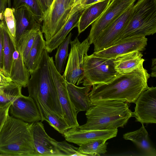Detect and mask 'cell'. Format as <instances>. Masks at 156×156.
<instances>
[{
  "label": "cell",
  "mask_w": 156,
  "mask_h": 156,
  "mask_svg": "<svg viewBox=\"0 0 156 156\" xmlns=\"http://www.w3.org/2000/svg\"><path fill=\"white\" fill-rule=\"evenodd\" d=\"M140 128L133 132L124 134L123 138L134 143L144 155L156 156V151L151 144L148 138V133L143 124Z\"/></svg>",
  "instance_id": "cell-23"
},
{
  "label": "cell",
  "mask_w": 156,
  "mask_h": 156,
  "mask_svg": "<svg viewBox=\"0 0 156 156\" xmlns=\"http://www.w3.org/2000/svg\"><path fill=\"white\" fill-rule=\"evenodd\" d=\"M40 7L44 15L48 8L47 6L45 0H37Z\"/></svg>",
  "instance_id": "cell-38"
},
{
  "label": "cell",
  "mask_w": 156,
  "mask_h": 156,
  "mask_svg": "<svg viewBox=\"0 0 156 156\" xmlns=\"http://www.w3.org/2000/svg\"><path fill=\"white\" fill-rule=\"evenodd\" d=\"M156 32V0H138L133 5L129 21L114 43L128 37H146Z\"/></svg>",
  "instance_id": "cell-5"
},
{
  "label": "cell",
  "mask_w": 156,
  "mask_h": 156,
  "mask_svg": "<svg viewBox=\"0 0 156 156\" xmlns=\"http://www.w3.org/2000/svg\"><path fill=\"white\" fill-rule=\"evenodd\" d=\"M9 111L12 116L27 122L39 121L41 117L34 100L22 94L10 105Z\"/></svg>",
  "instance_id": "cell-14"
},
{
  "label": "cell",
  "mask_w": 156,
  "mask_h": 156,
  "mask_svg": "<svg viewBox=\"0 0 156 156\" xmlns=\"http://www.w3.org/2000/svg\"><path fill=\"white\" fill-rule=\"evenodd\" d=\"M70 32L63 41L58 46L55 56V68L60 74L64 72V66L67 57L68 56V46L72 36Z\"/></svg>",
  "instance_id": "cell-30"
},
{
  "label": "cell",
  "mask_w": 156,
  "mask_h": 156,
  "mask_svg": "<svg viewBox=\"0 0 156 156\" xmlns=\"http://www.w3.org/2000/svg\"><path fill=\"white\" fill-rule=\"evenodd\" d=\"M102 139L90 140L80 145L78 151L84 156H100L107 151L108 143Z\"/></svg>",
  "instance_id": "cell-27"
},
{
  "label": "cell",
  "mask_w": 156,
  "mask_h": 156,
  "mask_svg": "<svg viewBox=\"0 0 156 156\" xmlns=\"http://www.w3.org/2000/svg\"><path fill=\"white\" fill-rule=\"evenodd\" d=\"M80 1L81 0H74L73 4L72 7V8H73V7H75V6L78 4H80Z\"/></svg>",
  "instance_id": "cell-42"
},
{
  "label": "cell",
  "mask_w": 156,
  "mask_h": 156,
  "mask_svg": "<svg viewBox=\"0 0 156 156\" xmlns=\"http://www.w3.org/2000/svg\"><path fill=\"white\" fill-rule=\"evenodd\" d=\"M74 0H66V3L68 7L72 8Z\"/></svg>",
  "instance_id": "cell-41"
},
{
  "label": "cell",
  "mask_w": 156,
  "mask_h": 156,
  "mask_svg": "<svg viewBox=\"0 0 156 156\" xmlns=\"http://www.w3.org/2000/svg\"><path fill=\"white\" fill-rule=\"evenodd\" d=\"M41 117V122L47 121L49 124L59 133L63 135L70 127L64 118L50 109L38 100L35 101Z\"/></svg>",
  "instance_id": "cell-25"
},
{
  "label": "cell",
  "mask_w": 156,
  "mask_h": 156,
  "mask_svg": "<svg viewBox=\"0 0 156 156\" xmlns=\"http://www.w3.org/2000/svg\"><path fill=\"white\" fill-rule=\"evenodd\" d=\"M66 85L70 99L77 113L88 110L91 106L89 93L91 86L78 87L66 81Z\"/></svg>",
  "instance_id": "cell-20"
},
{
  "label": "cell",
  "mask_w": 156,
  "mask_h": 156,
  "mask_svg": "<svg viewBox=\"0 0 156 156\" xmlns=\"http://www.w3.org/2000/svg\"><path fill=\"white\" fill-rule=\"evenodd\" d=\"M41 31V28H34L27 31L16 41L17 47L21 53L24 62L34 44L36 36Z\"/></svg>",
  "instance_id": "cell-28"
},
{
  "label": "cell",
  "mask_w": 156,
  "mask_h": 156,
  "mask_svg": "<svg viewBox=\"0 0 156 156\" xmlns=\"http://www.w3.org/2000/svg\"><path fill=\"white\" fill-rule=\"evenodd\" d=\"M86 123L76 127L82 130H107L123 127L133 116L127 103L117 100L90 103Z\"/></svg>",
  "instance_id": "cell-2"
},
{
  "label": "cell",
  "mask_w": 156,
  "mask_h": 156,
  "mask_svg": "<svg viewBox=\"0 0 156 156\" xmlns=\"http://www.w3.org/2000/svg\"><path fill=\"white\" fill-rule=\"evenodd\" d=\"M117 129L113 130H82L76 127L68 129L63 135L67 141L80 146L90 140L102 139L107 140L115 137Z\"/></svg>",
  "instance_id": "cell-17"
},
{
  "label": "cell",
  "mask_w": 156,
  "mask_h": 156,
  "mask_svg": "<svg viewBox=\"0 0 156 156\" xmlns=\"http://www.w3.org/2000/svg\"><path fill=\"white\" fill-rule=\"evenodd\" d=\"M12 103L0 105V132L8 115L9 107Z\"/></svg>",
  "instance_id": "cell-34"
},
{
  "label": "cell",
  "mask_w": 156,
  "mask_h": 156,
  "mask_svg": "<svg viewBox=\"0 0 156 156\" xmlns=\"http://www.w3.org/2000/svg\"><path fill=\"white\" fill-rule=\"evenodd\" d=\"M111 0H104L85 9L81 14L77 26L78 34L83 32L101 15Z\"/></svg>",
  "instance_id": "cell-22"
},
{
  "label": "cell",
  "mask_w": 156,
  "mask_h": 156,
  "mask_svg": "<svg viewBox=\"0 0 156 156\" xmlns=\"http://www.w3.org/2000/svg\"><path fill=\"white\" fill-rule=\"evenodd\" d=\"M72 8L66 5V0H54L44 15L41 32L46 42L61 29L66 22Z\"/></svg>",
  "instance_id": "cell-7"
},
{
  "label": "cell",
  "mask_w": 156,
  "mask_h": 156,
  "mask_svg": "<svg viewBox=\"0 0 156 156\" xmlns=\"http://www.w3.org/2000/svg\"><path fill=\"white\" fill-rule=\"evenodd\" d=\"M3 20L10 34L15 39L16 23L11 8H7L6 9Z\"/></svg>",
  "instance_id": "cell-33"
},
{
  "label": "cell",
  "mask_w": 156,
  "mask_h": 156,
  "mask_svg": "<svg viewBox=\"0 0 156 156\" xmlns=\"http://www.w3.org/2000/svg\"><path fill=\"white\" fill-rule=\"evenodd\" d=\"M56 144L58 149L61 153L62 156H84L83 154L78 151V148L69 144L66 140L61 142L57 141Z\"/></svg>",
  "instance_id": "cell-32"
},
{
  "label": "cell",
  "mask_w": 156,
  "mask_h": 156,
  "mask_svg": "<svg viewBox=\"0 0 156 156\" xmlns=\"http://www.w3.org/2000/svg\"><path fill=\"white\" fill-rule=\"evenodd\" d=\"M136 0H111L100 16L93 23L87 37L90 44L96 41L103 30L134 4Z\"/></svg>",
  "instance_id": "cell-10"
},
{
  "label": "cell",
  "mask_w": 156,
  "mask_h": 156,
  "mask_svg": "<svg viewBox=\"0 0 156 156\" xmlns=\"http://www.w3.org/2000/svg\"><path fill=\"white\" fill-rule=\"evenodd\" d=\"M104 0H84L80 4L87 6H90L94 4Z\"/></svg>",
  "instance_id": "cell-40"
},
{
  "label": "cell",
  "mask_w": 156,
  "mask_h": 156,
  "mask_svg": "<svg viewBox=\"0 0 156 156\" xmlns=\"http://www.w3.org/2000/svg\"><path fill=\"white\" fill-rule=\"evenodd\" d=\"M48 52L45 49L38 67L30 73L27 87L29 96L38 100L50 109L63 117L57 90L50 72L48 63Z\"/></svg>",
  "instance_id": "cell-4"
},
{
  "label": "cell",
  "mask_w": 156,
  "mask_h": 156,
  "mask_svg": "<svg viewBox=\"0 0 156 156\" xmlns=\"http://www.w3.org/2000/svg\"><path fill=\"white\" fill-rule=\"evenodd\" d=\"M32 123L10 116L0 132V155L39 156L34 147Z\"/></svg>",
  "instance_id": "cell-3"
},
{
  "label": "cell",
  "mask_w": 156,
  "mask_h": 156,
  "mask_svg": "<svg viewBox=\"0 0 156 156\" xmlns=\"http://www.w3.org/2000/svg\"><path fill=\"white\" fill-rule=\"evenodd\" d=\"M23 6L28 9L39 24L43 22L44 14L37 0H13L12 8L16 9Z\"/></svg>",
  "instance_id": "cell-31"
},
{
  "label": "cell",
  "mask_w": 156,
  "mask_h": 156,
  "mask_svg": "<svg viewBox=\"0 0 156 156\" xmlns=\"http://www.w3.org/2000/svg\"><path fill=\"white\" fill-rule=\"evenodd\" d=\"M47 6L48 8L51 5L54 0H45Z\"/></svg>",
  "instance_id": "cell-43"
},
{
  "label": "cell",
  "mask_w": 156,
  "mask_h": 156,
  "mask_svg": "<svg viewBox=\"0 0 156 156\" xmlns=\"http://www.w3.org/2000/svg\"><path fill=\"white\" fill-rule=\"evenodd\" d=\"M140 51H134L119 55L114 58L115 71L119 74L131 73L143 67L144 59Z\"/></svg>",
  "instance_id": "cell-18"
},
{
  "label": "cell",
  "mask_w": 156,
  "mask_h": 156,
  "mask_svg": "<svg viewBox=\"0 0 156 156\" xmlns=\"http://www.w3.org/2000/svg\"><path fill=\"white\" fill-rule=\"evenodd\" d=\"M147 41V38L144 36H130L120 40L108 48L93 53L98 57L114 59L119 55L133 51L144 50Z\"/></svg>",
  "instance_id": "cell-12"
},
{
  "label": "cell",
  "mask_w": 156,
  "mask_h": 156,
  "mask_svg": "<svg viewBox=\"0 0 156 156\" xmlns=\"http://www.w3.org/2000/svg\"><path fill=\"white\" fill-rule=\"evenodd\" d=\"M87 6L78 4L72 8L68 19L59 31L48 41L46 42L45 49L51 53L58 48L67 37L70 31L74 27H77L80 16Z\"/></svg>",
  "instance_id": "cell-16"
},
{
  "label": "cell",
  "mask_w": 156,
  "mask_h": 156,
  "mask_svg": "<svg viewBox=\"0 0 156 156\" xmlns=\"http://www.w3.org/2000/svg\"><path fill=\"white\" fill-rule=\"evenodd\" d=\"M3 21L0 23V70H2L3 62Z\"/></svg>",
  "instance_id": "cell-36"
},
{
  "label": "cell",
  "mask_w": 156,
  "mask_h": 156,
  "mask_svg": "<svg viewBox=\"0 0 156 156\" xmlns=\"http://www.w3.org/2000/svg\"><path fill=\"white\" fill-rule=\"evenodd\" d=\"M150 77L143 67L129 73L119 74L106 83L93 85L89 93L90 103L117 100L135 103L141 93L148 88Z\"/></svg>",
  "instance_id": "cell-1"
},
{
  "label": "cell",
  "mask_w": 156,
  "mask_h": 156,
  "mask_svg": "<svg viewBox=\"0 0 156 156\" xmlns=\"http://www.w3.org/2000/svg\"><path fill=\"white\" fill-rule=\"evenodd\" d=\"M32 128L34 147L39 156H62L57 141L46 133L41 122H32Z\"/></svg>",
  "instance_id": "cell-15"
},
{
  "label": "cell",
  "mask_w": 156,
  "mask_h": 156,
  "mask_svg": "<svg viewBox=\"0 0 156 156\" xmlns=\"http://www.w3.org/2000/svg\"><path fill=\"white\" fill-rule=\"evenodd\" d=\"M48 63L57 92L63 117L70 128L76 127L79 125L77 119V113L70 99L66 87V81L56 69L52 57H49Z\"/></svg>",
  "instance_id": "cell-8"
},
{
  "label": "cell",
  "mask_w": 156,
  "mask_h": 156,
  "mask_svg": "<svg viewBox=\"0 0 156 156\" xmlns=\"http://www.w3.org/2000/svg\"><path fill=\"white\" fill-rule=\"evenodd\" d=\"M30 76L25 65L22 55L16 46L13 55L10 77L12 81L22 87L27 85Z\"/></svg>",
  "instance_id": "cell-21"
},
{
  "label": "cell",
  "mask_w": 156,
  "mask_h": 156,
  "mask_svg": "<svg viewBox=\"0 0 156 156\" xmlns=\"http://www.w3.org/2000/svg\"><path fill=\"white\" fill-rule=\"evenodd\" d=\"M3 62L2 71L10 77L13 55L16 46V41L11 36L3 20Z\"/></svg>",
  "instance_id": "cell-26"
},
{
  "label": "cell",
  "mask_w": 156,
  "mask_h": 156,
  "mask_svg": "<svg viewBox=\"0 0 156 156\" xmlns=\"http://www.w3.org/2000/svg\"><path fill=\"white\" fill-rule=\"evenodd\" d=\"M46 41L41 31L37 35L34 44L25 62V66L30 73L39 67L45 49Z\"/></svg>",
  "instance_id": "cell-24"
},
{
  "label": "cell",
  "mask_w": 156,
  "mask_h": 156,
  "mask_svg": "<svg viewBox=\"0 0 156 156\" xmlns=\"http://www.w3.org/2000/svg\"><path fill=\"white\" fill-rule=\"evenodd\" d=\"M11 9L16 23V41L26 31L34 28H41L40 24L26 7L23 6L16 9Z\"/></svg>",
  "instance_id": "cell-19"
},
{
  "label": "cell",
  "mask_w": 156,
  "mask_h": 156,
  "mask_svg": "<svg viewBox=\"0 0 156 156\" xmlns=\"http://www.w3.org/2000/svg\"><path fill=\"white\" fill-rule=\"evenodd\" d=\"M12 82L9 76H6L2 70H0V87L7 86Z\"/></svg>",
  "instance_id": "cell-37"
},
{
  "label": "cell",
  "mask_w": 156,
  "mask_h": 156,
  "mask_svg": "<svg viewBox=\"0 0 156 156\" xmlns=\"http://www.w3.org/2000/svg\"><path fill=\"white\" fill-rule=\"evenodd\" d=\"M133 114L136 121L144 123H156V87L153 86L142 92L135 103Z\"/></svg>",
  "instance_id": "cell-13"
},
{
  "label": "cell",
  "mask_w": 156,
  "mask_h": 156,
  "mask_svg": "<svg viewBox=\"0 0 156 156\" xmlns=\"http://www.w3.org/2000/svg\"><path fill=\"white\" fill-rule=\"evenodd\" d=\"M152 65L151 66V72L150 76L152 77H156V58H155L152 59Z\"/></svg>",
  "instance_id": "cell-39"
},
{
  "label": "cell",
  "mask_w": 156,
  "mask_h": 156,
  "mask_svg": "<svg viewBox=\"0 0 156 156\" xmlns=\"http://www.w3.org/2000/svg\"><path fill=\"white\" fill-rule=\"evenodd\" d=\"M134 4L103 30L93 44L94 52L108 48L115 43L130 20Z\"/></svg>",
  "instance_id": "cell-11"
},
{
  "label": "cell",
  "mask_w": 156,
  "mask_h": 156,
  "mask_svg": "<svg viewBox=\"0 0 156 156\" xmlns=\"http://www.w3.org/2000/svg\"><path fill=\"white\" fill-rule=\"evenodd\" d=\"M113 59L98 57L94 53L85 55L83 63V73L77 82L84 86L106 83L119 74L115 70Z\"/></svg>",
  "instance_id": "cell-6"
},
{
  "label": "cell",
  "mask_w": 156,
  "mask_h": 156,
  "mask_svg": "<svg viewBox=\"0 0 156 156\" xmlns=\"http://www.w3.org/2000/svg\"><path fill=\"white\" fill-rule=\"evenodd\" d=\"M10 0H0V23L3 20L6 9L10 8Z\"/></svg>",
  "instance_id": "cell-35"
},
{
  "label": "cell",
  "mask_w": 156,
  "mask_h": 156,
  "mask_svg": "<svg viewBox=\"0 0 156 156\" xmlns=\"http://www.w3.org/2000/svg\"><path fill=\"white\" fill-rule=\"evenodd\" d=\"M70 44V50L62 76L67 82L75 85L83 73L84 57L87 54L90 45L87 38L80 42L77 37Z\"/></svg>",
  "instance_id": "cell-9"
},
{
  "label": "cell",
  "mask_w": 156,
  "mask_h": 156,
  "mask_svg": "<svg viewBox=\"0 0 156 156\" xmlns=\"http://www.w3.org/2000/svg\"><path fill=\"white\" fill-rule=\"evenodd\" d=\"M22 88L13 82L7 86L0 87V105L12 103L22 95Z\"/></svg>",
  "instance_id": "cell-29"
}]
</instances>
